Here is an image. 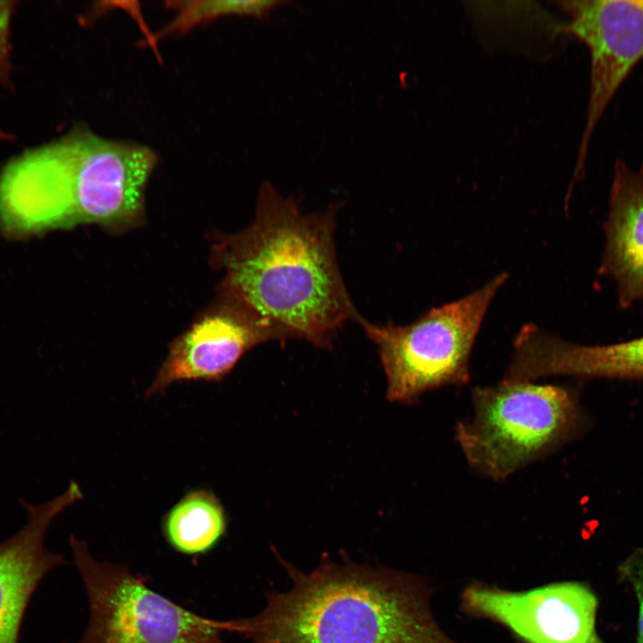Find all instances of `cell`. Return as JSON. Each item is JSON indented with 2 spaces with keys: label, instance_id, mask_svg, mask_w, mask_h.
Segmentation results:
<instances>
[{
  "label": "cell",
  "instance_id": "cell-1",
  "mask_svg": "<svg viewBox=\"0 0 643 643\" xmlns=\"http://www.w3.org/2000/svg\"><path fill=\"white\" fill-rule=\"evenodd\" d=\"M341 203L305 213L299 200L270 182L259 189L252 223L225 237L219 260L227 298L275 335L329 348L347 322L365 320L341 276L335 231Z\"/></svg>",
  "mask_w": 643,
  "mask_h": 643
},
{
  "label": "cell",
  "instance_id": "cell-2",
  "mask_svg": "<svg viewBox=\"0 0 643 643\" xmlns=\"http://www.w3.org/2000/svg\"><path fill=\"white\" fill-rule=\"evenodd\" d=\"M292 587L266 595L257 615L230 621L254 643H457L438 624L430 588L387 568L328 562L305 573L284 563Z\"/></svg>",
  "mask_w": 643,
  "mask_h": 643
},
{
  "label": "cell",
  "instance_id": "cell-3",
  "mask_svg": "<svg viewBox=\"0 0 643 643\" xmlns=\"http://www.w3.org/2000/svg\"><path fill=\"white\" fill-rule=\"evenodd\" d=\"M155 163V154L145 146L77 128L26 151L21 190L31 212L54 230L82 221H128L142 208Z\"/></svg>",
  "mask_w": 643,
  "mask_h": 643
},
{
  "label": "cell",
  "instance_id": "cell-4",
  "mask_svg": "<svg viewBox=\"0 0 643 643\" xmlns=\"http://www.w3.org/2000/svg\"><path fill=\"white\" fill-rule=\"evenodd\" d=\"M472 405L455 438L471 469L496 482L549 455L583 424L578 395L564 386L502 380L473 388Z\"/></svg>",
  "mask_w": 643,
  "mask_h": 643
},
{
  "label": "cell",
  "instance_id": "cell-5",
  "mask_svg": "<svg viewBox=\"0 0 643 643\" xmlns=\"http://www.w3.org/2000/svg\"><path fill=\"white\" fill-rule=\"evenodd\" d=\"M507 280V273H499L474 292L434 307L407 325L362 322L378 347L388 400L413 404L428 390L468 383L475 338Z\"/></svg>",
  "mask_w": 643,
  "mask_h": 643
},
{
  "label": "cell",
  "instance_id": "cell-6",
  "mask_svg": "<svg viewBox=\"0 0 643 643\" xmlns=\"http://www.w3.org/2000/svg\"><path fill=\"white\" fill-rule=\"evenodd\" d=\"M69 543L89 604L77 643H226L229 622L200 616L149 589L127 566L96 559L85 541Z\"/></svg>",
  "mask_w": 643,
  "mask_h": 643
},
{
  "label": "cell",
  "instance_id": "cell-7",
  "mask_svg": "<svg viewBox=\"0 0 643 643\" xmlns=\"http://www.w3.org/2000/svg\"><path fill=\"white\" fill-rule=\"evenodd\" d=\"M569 14L564 32L581 40L590 54V87L586 126L573 180L583 175L589 143L611 99L643 58V0L563 1Z\"/></svg>",
  "mask_w": 643,
  "mask_h": 643
},
{
  "label": "cell",
  "instance_id": "cell-8",
  "mask_svg": "<svg viewBox=\"0 0 643 643\" xmlns=\"http://www.w3.org/2000/svg\"><path fill=\"white\" fill-rule=\"evenodd\" d=\"M598 601L583 582H555L527 591L472 583L463 610L497 622L525 643H604L596 630Z\"/></svg>",
  "mask_w": 643,
  "mask_h": 643
},
{
  "label": "cell",
  "instance_id": "cell-9",
  "mask_svg": "<svg viewBox=\"0 0 643 643\" xmlns=\"http://www.w3.org/2000/svg\"><path fill=\"white\" fill-rule=\"evenodd\" d=\"M276 340L273 332L236 302L196 322L171 346L146 396L159 394L175 382L221 380L255 346Z\"/></svg>",
  "mask_w": 643,
  "mask_h": 643
},
{
  "label": "cell",
  "instance_id": "cell-10",
  "mask_svg": "<svg viewBox=\"0 0 643 643\" xmlns=\"http://www.w3.org/2000/svg\"><path fill=\"white\" fill-rule=\"evenodd\" d=\"M80 498L81 489L71 480L63 493L45 503L21 500L26 522L0 543V643H18L34 591L50 571L63 564L62 555L46 547V533L53 520Z\"/></svg>",
  "mask_w": 643,
  "mask_h": 643
},
{
  "label": "cell",
  "instance_id": "cell-11",
  "mask_svg": "<svg viewBox=\"0 0 643 643\" xmlns=\"http://www.w3.org/2000/svg\"><path fill=\"white\" fill-rule=\"evenodd\" d=\"M553 375L643 380V337L584 346L567 342L533 323L523 325L514 338L505 378L533 382Z\"/></svg>",
  "mask_w": 643,
  "mask_h": 643
},
{
  "label": "cell",
  "instance_id": "cell-12",
  "mask_svg": "<svg viewBox=\"0 0 643 643\" xmlns=\"http://www.w3.org/2000/svg\"><path fill=\"white\" fill-rule=\"evenodd\" d=\"M605 233L600 271L614 280L627 308L643 299V167L614 163Z\"/></svg>",
  "mask_w": 643,
  "mask_h": 643
},
{
  "label": "cell",
  "instance_id": "cell-13",
  "mask_svg": "<svg viewBox=\"0 0 643 643\" xmlns=\"http://www.w3.org/2000/svg\"><path fill=\"white\" fill-rule=\"evenodd\" d=\"M163 532L177 551L195 555L214 547L226 530V515L219 499L205 489L185 495L165 515Z\"/></svg>",
  "mask_w": 643,
  "mask_h": 643
},
{
  "label": "cell",
  "instance_id": "cell-14",
  "mask_svg": "<svg viewBox=\"0 0 643 643\" xmlns=\"http://www.w3.org/2000/svg\"><path fill=\"white\" fill-rule=\"evenodd\" d=\"M291 4L275 0H194L176 1L170 4L176 11L160 36L183 33L205 21L222 16L239 15L256 18L268 16L280 6Z\"/></svg>",
  "mask_w": 643,
  "mask_h": 643
},
{
  "label": "cell",
  "instance_id": "cell-15",
  "mask_svg": "<svg viewBox=\"0 0 643 643\" xmlns=\"http://www.w3.org/2000/svg\"><path fill=\"white\" fill-rule=\"evenodd\" d=\"M14 10V1L0 0V87L5 88L13 86L11 29Z\"/></svg>",
  "mask_w": 643,
  "mask_h": 643
},
{
  "label": "cell",
  "instance_id": "cell-16",
  "mask_svg": "<svg viewBox=\"0 0 643 643\" xmlns=\"http://www.w3.org/2000/svg\"><path fill=\"white\" fill-rule=\"evenodd\" d=\"M622 581L634 590L639 605L638 643H643V548L635 549L618 567Z\"/></svg>",
  "mask_w": 643,
  "mask_h": 643
},
{
  "label": "cell",
  "instance_id": "cell-17",
  "mask_svg": "<svg viewBox=\"0 0 643 643\" xmlns=\"http://www.w3.org/2000/svg\"><path fill=\"white\" fill-rule=\"evenodd\" d=\"M13 138H14V137L13 134L9 133L8 131L3 129L0 127V143L13 140Z\"/></svg>",
  "mask_w": 643,
  "mask_h": 643
}]
</instances>
